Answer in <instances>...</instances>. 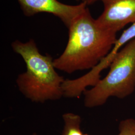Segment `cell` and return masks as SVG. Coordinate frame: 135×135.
<instances>
[{"label": "cell", "mask_w": 135, "mask_h": 135, "mask_svg": "<svg viewBox=\"0 0 135 135\" xmlns=\"http://www.w3.org/2000/svg\"><path fill=\"white\" fill-rule=\"evenodd\" d=\"M135 90V38L116 55L106 76L84 92L87 108L101 106L111 97L124 99Z\"/></svg>", "instance_id": "3"}, {"label": "cell", "mask_w": 135, "mask_h": 135, "mask_svg": "<svg viewBox=\"0 0 135 135\" xmlns=\"http://www.w3.org/2000/svg\"><path fill=\"white\" fill-rule=\"evenodd\" d=\"M84 135H88V134H84Z\"/></svg>", "instance_id": "11"}, {"label": "cell", "mask_w": 135, "mask_h": 135, "mask_svg": "<svg viewBox=\"0 0 135 135\" xmlns=\"http://www.w3.org/2000/svg\"><path fill=\"white\" fill-rule=\"evenodd\" d=\"M33 135H37V134H36V133H34V134H33Z\"/></svg>", "instance_id": "10"}, {"label": "cell", "mask_w": 135, "mask_h": 135, "mask_svg": "<svg viewBox=\"0 0 135 135\" xmlns=\"http://www.w3.org/2000/svg\"><path fill=\"white\" fill-rule=\"evenodd\" d=\"M12 47L26 65V71L20 74L16 80L20 91L25 97L32 102L43 103L63 96L65 80L56 71L51 56L40 53L32 39L26 43L15 41Z\"/></svg>", "instance_id": "2"}, {"label": "cell", "mask_w": 135, "mask_h": 135, "mask_svg": "<svg viewBox=\"0 0 135 135\" xmlns=\"http://www.w3.org/2000/svg\"><path fill=\"white\" fill-rule=\"evenodd\" d=\"M104 10L97 19L104 29L117 33L135 23V0H102Z\"/></svg>", "instance_id": "5"}, {"label": "cell", "mask_w": 135, "mask_h": 135, "mask_svg": "<svg viewBox=\"0 0 135 135\" xmlns=\"http://www.w3.org/2000/svg\"><path fill=\"white\" fill-rule=\"evenodd\" d=\"M118 135H135V120L129 118L122 120L119 125Z\"/></svg>", "instance_id": "8"}, {"label": "cell", "mask_w": 135, "mask_h": 135, "mask_svg": "<svg viewBox=\"0 0 135 135\" xmlns=\"http://www.w3.org/2000/svg\"><path fill=\"white\" fill-rule=\"evenodd\" d=\"M17 1L26 16L31 17L41 13L51 14L61 20L68 28L87 6L82 3L79 5H67L58 0Z\"/></svg>", "instance_id": "4"}, {"label": "cell", "mask_w": 135, "mask_h": 135, "mask_svg": "<svg viewBox=\"0 0 135 135\" xmlns=\"http://www.w3.org/2000/svg\"><path fill=\"white\" fill-rule=\"evenodd\" d=\"M68 29L67 46L53 62L56 69L68 74L95 67L110 53L117 39V33L101 27L87 7Z\"/></svg>", "instance_id": "1"}, {"label": "cell", "mask_w": 135, "mask_h": 135, "mask_svg": "<svg viewBox=\"0 0 135 135\" xmlns=\"http://www.w3.org/2000/svg\"><path fill=\"white\" fill-rule=\"evenodd\" d=\"M135 38V23L125 30L117 38L110 53L90 71L86 74V78L89 82L97 83L101 80V73L107 68L110 67L111 63L120 50L132 40Z\"/></svg>", "instance_id": "6"}, {"label": "cell", "mask_w": 135, "mask_h": 135, "mask_svg": "<svg viewBox=\"0 0 135 135\" xmlns=\"http://www.w3.org/2000/svg\"><path fill=\"white\" fill-rule=\"evenodd\" d=\"M63 119L65 125L62 135H84L80 128V116L72 113H68L63 115Z\"/></svg>", "instance_id": "7"}, {"label": "cell", "mask_w": 135, "mask_h": 135, "mask_svg": "<svg viewBox=\"0 0 135 135\" xmlns=\"http://www.w3.org/2000/svg\"><path fill=\"white\" fill-rule=\"evenodd\" d=\"M76 1H81V3H84L88 6V5H92L98 1H101L102 0H76Z\"/></svg>", "instance_id": "9"}]
</instances>
